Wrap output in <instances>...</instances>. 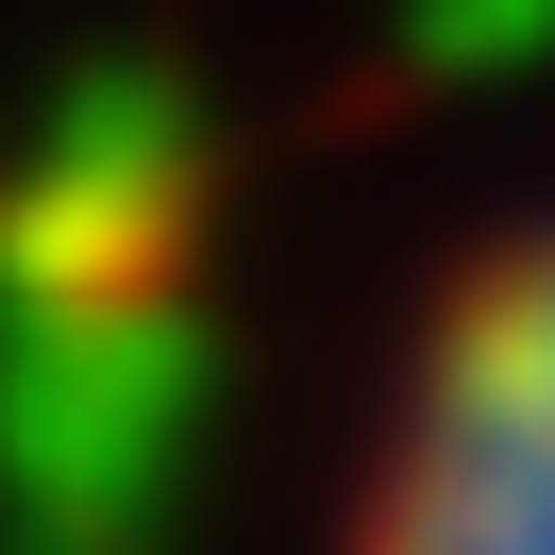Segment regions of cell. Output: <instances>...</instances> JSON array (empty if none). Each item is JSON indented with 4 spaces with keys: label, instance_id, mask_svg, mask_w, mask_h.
<instances>
[{
    "label": "cell",
    "instance_id": "6da1fadb",
    "mask_svg": "<svg viewBox=\"0 0 555 555\" xmlns=\"http://www.w3.org/2000/svg\"><path fill=\"white\" fill-rule=\"evenodd\" d=\"M337 555H555V203L421 286Z\"/></svg>",
    "mask_w": 555,
    "mask_h": 555
}]
</instances>
